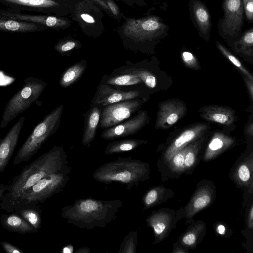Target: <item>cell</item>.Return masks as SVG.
Instances as JSON below:
<instances>
[{
	"label": "cell",
	"mask_w": 253,
	"mask_h": 253,
	"mask_svg": "<svg viewBox=\"0 0 253 253\" xmlns=\"http://www.w3.org/2000/svg\"><path fill=\"white\" fill-rule=\"evenodd\" d=\"M105 1L113 15L118 19L123 16L121 15V13L117 4L113 0H105Z\"/></svg>",
	"instance_id": "42"
},
{
	"label": "cell",
	"mask_w": 253,
	"mask_h": 253,
	"mask_svg": "<svg viewBox=\"0 0 253 253\" xmlns=\"http://www.w3.org/2000/svg\"><path fill=\"white\" fill-rule=\"evenodd\" d=\"M63 108V105L56 107L34 128L16 153L13 162L14 165L29 161L47 140L57 131Z\"/></svg>",
	"instance_id": "5"
},
{
	"label": "cell",
	"mask_w": 253,
	"mask_h": 253,
	"mask_svg": "<svg viewBox=\"0 0 253 253\" xmlns=\"http://www.w3.org/2000/svg\"><path fill=\"white\" fill-rule=\"evenodd\" d=\"M134 0L136 3H138L140 4H144V2H143V0Z\"/></svg>",
	"instance_id": "50"
},
{
	"label": "cell",
	"mask_w": 253,
	"mask_h": 253,
	"mask_svg": "<svg viewBox=\"0 0 253 253\" xmlns=\"http://www.w3.org/2000/svg\"><path fill=\"white\" fill-rule=\"evenodd\" d=\"M245 81L247 85V88L249 89L250 96L252 99L253 98V81L245 77Z\"/></svg>",
	"instance_id": "44"
},
{
	"label": "cell",
	"mask_w": 253,
	"mask_h": 253,
	"mask_svg": "<svg viewBox=\"0 0 253 253\" xmlns=\"http://www.w3.org/2000/svg\"><path fill=\"white\" fill-rule=\"evenodd\" d=\"M7 185L1 184L0 186V201L1 200L4 192L6 191Z\"/></svg>",
	"instance_id": "49"
},
{
	"label": "cell",
	"mask_w": 253,
	"mask_h": 253,
	"mask_svg": "<svg viewBox=\"0 0 253 253\" xmlns=\"http://www.w3.org/2000/svg\"><path fill=\"white\" fill-rule=\"evenodd\" d=\"M247 225L251 229H253V205L251 204L250 207L247 218Z\"/></svg>",
	"instance_id": "43"
},
{
	"label": "cell",
	"mask_w": 253,
	"mask_h": 253,
	"mask_svg": "<svg viewBox=\"0 0 253 253\" xmlns=\"http://www.w3.org/2000/svg\"><path fill=\"white\" fill-rule=\"evenodd\" d=\"M0 185H1V184H0Z\"/></svg>",
	"instance_id": "51"
},
{
	"label": "cell",
	"mask_w": 253,
	"mask_h": 253,
	"mask_svg": "<svg viewBox=\"0 0 253 253\" xmlns=\"http://www.w3.org/2000/svg\"><path fill=\"white\" fill-rule=\"evenodd\" d=\"M13 211L20 215L38 230L41 228L42 210L40 205H24L17 206Z\"/></svg>",
	"instance_id": "29"
},
{
	"label": "cell",
	"mask_w": 253,
	"mask_h": 253,
	"mask_svg": "<svg viewBox=\"0 0 253 253\" xmlns=\"http://www.w3.org/2000/svg\"><path fill=\"white\" fill-rule=\"evenodd\" d=\"M234 178L239 185L249 187L253 186V157L245 159L236 167Z\"/></svg>",
	"instance_id": "30"
},
{
	"label": "cell",
	"mask_w": 253,
	"mask_h": 253,
	"mask_svg": "<svg viewBox=\"0 0 253 253\" xmlns=\"http://www.w3.org/2000/svg\"><path fill=\"white\" fill-rule=\"evenodd\" d=\"M74 251V247L71 244H68L65 246L61 251L62 253H73Z\"/></svg>",
	"instance_id": "47"
},
{
	"label": "cell",
	"mask_w": 253,
	"mask_h": 253,
	"mask_svg": "<svg viewBox=\"0 0 253 253\" xmlns=\"http://www.w3.org/2000/svg\"><path fill=\"white\" fill-rule=\"evenodd\" d=\"M81 46L82 44L78 40L69 37L59 40L54 48L61 55L69 56L74 50Z\"/></svg>",
	"instance_id": "33"
},
{
	"label": "cell",
	"mask_w": 253,
	"mask_h": 253,
	"mask_svg": "<svg viewBox=\"0 0 253 253\" xmlns=\"http://www.w3.org/2000/svg\"><path fill=\"white\" fill-rule=\"evenodd\" d=\"M216 232L221 235H224L226 234V228L224 225L222 224H218L216 226Z\"/></svg>",
	"instance_id": "46"
},
{
	"label": "cell",
	"mask_w": 253,
	"mask_h": 253,
	"mask_svg": "<svg viewBox=\"0 0 253 253\" xmlns=\"http://www.w3.org/2000/svg\"><path fill=\"white\" fill-rule=\"evenodd\" d=\"M0 17L38 23L44 26L47 28L56 30L66 29L71 23V21L65 17L50 14H23L21 12L14 11L9 8L0 9Z\"/></svg>",
	"instance_id": "14"
},
{
	"label": "cell",
	"mask_w": 253,
	"mask_h": 253,
	"mask_svg": "<svg viewBox=\"0 0 253 253\" xmlns=\"http://www.w3.org/2000/svg\"><path fill=\"white\" fill-rule=\"evenodd\" d=\"M47 29L43 25L33 22L0 17V31L12 33L41 32Z\"/></svg>",
	"instance_id": "26"
},
{
	"label": "cell",
	"mask_w": 253,
	"mask_h": 253,
	"mask_svg": "<svg viewBox=\"0 0 253 253\" xmlns=\"http://www.w3.org/2000/svg\"><path fill=\"white\" fill-rule=\"evenodd\" d=\"M86 68V61L82 60L68 67L62 73L59 79V85L67 88L80 80Z\"/></svg>",
	"instance_id": "28"
},
{
	"label": "cell",
	"mask_w": 253,
	"mask_h": 253,
	"mask_svg": "<svg viewBox=\"0 0 253 253\" xmlns=\"http://www.w3.org/2000/svg\"><path fill=\"white\" fill-rule=\"evenodd\" d=\"M143 100H127L108 105L102 109L99 127L106 129L130 118L139 110Z\"/></svg>",
	"instance_id": "11"
},
{
	"label": "cell",
	"mask_w": 253,
	"mask_h": 253,
	"mask_svg": "<svg viewBox=\"0 0 253 253\" xmlns=\"http://www.w3.org/2000/svg\"><path fill=\"white\" fill-rule=\"evenodd\" d=\"M142 95H143V93L138 90H122L100 83L91 99V105L97 106L102 109L108 105L119 102L141 99Z\"/></svg>",
	"instance_id": "15"
},
{
	"label": "cell",
	"mask_w": 253,
	"mask_h": 253,
	"mask_svg": "<svg viewBox=\"0 0 253 253\" xmlns=\"http://www.w3.org/2000/svg\"><path fill=\"white\" fill-rule=\"evenodd\" d=\"M207 129V124L199 123L182 131L165 151L163 158L166 164L175 153L198 139Z\"/></svg>",
	"instance_id": "20"
},
{
	"label": "cell",
	"mask_w": 253,
	"mask_h": 253,
	"mask_svg": "<svg viewBox=\"0 0 253 253\" xmlns=\"http://www.w3.org/2000/svg\"><path fill=\"white\" fill-rule=\"evenodd\" d=\"M102 109L96 105H91L84 116L82 144L90 147L96 134L99 125Z\"/></svg>",
	"instance_id": "22"
},
{
	"label": "cell",
	"mask_w": 253,
	"mask_h": 253,
	"mask_svg": "<svg viewBox=\"0 0 253 253\" xmlns=\"http://www.w3.org/2000/svg\"><path fill=\"white\" fill-rule=\"evenodd\" d=\"M216 46L222 54L227 58L244 75L245 77L253 81L252 75L243 66L239 59L232 54L227 48L219 42H216Z\"/></svg>",
	"instance_id": "38"
},
{
	"label": "cell",
	"mask_w": 253,
	"mask_h": 253,
	"mask_svg": "<svg viewBox=\"0 0 253 253\" xmlns=\"http://www.w3.org/2000/svg\"><path fill=\"white\" fill-rule=\"evenodd\" d=\"M199 112L204 119L222 125L230 126L235 120V111L227 107L208 106L201 108Z\"/></svg>",
	"instance_id": "21"
},
{
	"label": "cell",
	"mask_w": 253,
	"mask_h": 253,
	"mask_svg": "<svg viewBox=\"0 0 253 253\" xmlns=\"http://www.w3.org/2000/svg\"><path fill=\"white\" fill-rule=\"evenodd\" d=\"M71 168L67 165L59 171L48 175L28 189L18 199L14 206L40 205L63 190L70 179Z\"/></svg>",
	"instance_id": "7"
},
{
	"label": "cell",
	"mask_w": 253,
	"mask_h": 253,
	"mask_svg": "<svg viewBox=\"0 0 253 253\" xmlns=\"http://www.w3.org/2000/svg\"><path fill=\"white\" fill-rule=\"evenodd\" d=\"M0 245L6 253H23L24 252L14 245L7 242L1 241Z\"/></svg>",
	"instance_id": "40"
},
{
	"label": "cell",
	"mask_w": 253,
	"mask_h": 253,
	"mask_svg": "<svg viewBox=\"0 0 253 253\" xmlns=\"http://www.w3.org/2000/svg\"><path fill=\"white\" fill-rule=\"evenodd\" d=\"M122 26L121 36L124 46L126 49L136 51L139 45L151 41L162 34L165 26L155 16L140 19L125 18Z\"/></svg>",
	"instance_id": "8"
},
{
	"label": "cell",
	"mask_w": 253,
	"mask_h": 253,
	"mask_svg": "<svg viewBox=\"0 0 253 253\" xmlns=\"http://www.w3.org/2000/svg\"><path fill=\"white\" fill-rule=\"evenodd\" d=\"M100 83L122 90H138L142 92L140 85L152 88L156 84L157 79L145 62L133 63L127 61L125 65L113 70L110 75H104Z\"/></svg>",
	"instance_id": "4"
},
{
	"label": "cell",
	"mask_w": 253,
	"mask_h": 253,
	"mask_svg": "<svg viewBox=\"0 0 253 253\" xmlns=\"http://www.w3.org/2000/svg\"><path fill=\"white\" fill-rule=\"evenodd\" d=\"M149 121L146 111L140 110L130 119H127L117 125L104 129L100 135L106 140H113L134 135L140 130Z\"/></svg>",
	"instance_id": "13"
},
{
	"label": "cell",
	"mask_w": 253,
	"mask_h": 253,
	"mask_svg": "<svg viewBox=\"0 0 253 253\" xmlns=\"http://www.w3.org/2000/svg\"><path fill=\"white\" fill-rule=\"evenodd\" d=\"M102 9L92 0H75L68 16L78 24L85 34L96 38L104 30Z\"/></svg>",
	"instance_id": "9"
},
{
	"label": "cell",
	"mask_w": 253,
	"mask_h": 253,
	"mask_svg": "<svg viewBox=\"0 0 253 253\" xmlns=\"http://www.w3.org/2000/svg\"><path fill=\"white\" fill-rule=\"evenodd\" d=\"M24 84L8 101L0 123V128H4L19 114L28 109L40 97L46 86L41 79L28 77Z\"/></svg>",
	"instance_id": "6"
},
{
	"label": "cell",
	"mask_w": 253,
	"mask_h": 253,
	"mask_svg": "<svg viewBox=\"0 0 253 253\" xmlns=\"http://www.w3.org/2000/svg\"><path fill=\"white\" fill-rule=\"evenodd\" d=\"M242 3L247 19L252 21L253 18V0H243Z\"/></svg>",
	"instance_id": "41"
},
{
	"label": "cell",
	"mask_w": 253,
	"mask_h": 253,
	"mask_svg": "<svg viewBox=\"0 0 253 253\" xmlns=\"http://www.w3.org/2000/svg\"><path fill=\"white\" fill-rule=\"evenodd\" d=\"M177 213L174 210L161 209L153 211L147 218V226L154 231V243H158L166 238L174 228L178 220Z\"/></svg>",
	"instance_id": "16"
},
{
	"label": "cell",
	"mask_w": 253,
	"mask_h": 253,
	"mask_svg": "<svg viewBox=\"0 0 253 253\" xmlns=\"http://www.w3.org/2000/svg\"><path fill=\"white\" fill-rule=\"evenodd\" d=\"M238 52L248 56H252L253 53V30L246 32L241 38L235 43Z\"/></svg>",
	"instance_id": "35"
},
{
	"label": "cell",
	"mask_w": 253,
	"mask_h": 253,
	"mask_svg": "<svg viewBox=\"0 0 253 253\" xmlns=\"http://www.w3.org/2000/svg\"><path fill=\"white\" fill-rule=\"evenodd\" d=\"M96 3L98 4L103 9L105 10L108 13H110V10L105 0H92Z\"/></svg>",
	"instance_id": "45"
},
{
	"label": "cell",
	"mask_w": 253,
	"mask_h": 253,
	"mask_svg": "<svg viewBox=\"0 0 253 253\" xmlns=\"http://www.w3.org/2000/svg\"><path fill=\"white\" fill-rule=\"evenodd\" d=\"M0 221L3 228L11 232L24 234L35 233L38 231L23 217L14 211L1 214Z\"/></svg>",
	"instance_id": "24"
},
{
	"label": "cell",
	"mask_w": 253,
	"mask_h": 253,
	"mask_svg": "<svg viewBox=\"0 0 253 253\" xmlns=\"http://www.w3.org/2000/svg\"><path fill=\"white\" fill-rule=\"evenodd\" d=\"M215 197V188L213 182L203 180L197 185L195 191L187 205L182 210L186 224L193 221V217L199 211L209 206Z\"/></svg>",
	"instance_id": "12"
},
{
	"label": "cell",
	"mask_w": 253,
	"mask_h": 253,
	"mask_svg": "<svg viewBox=\"0 0 253 253\" xmlns=\"http://www.w3.org/2000/svg\"><path fill=\"white\" fill-rule=\"evenodd\" d=\"M224 15L222 29L225 35L235 36L239 33L243 21V6L241 0H225Z\"/></svg>",
	"instance_id": "17"
},
{
	"label": "cell",
	"mask_w": 253,
	"mask_h": 253,
	"mask_svg": "<svg viewBox=\"0 0 253 253\" xmlns=\"http://www.w3.org/2000/svg\"><path fill=\"white\" fill-rule=\"evenodd\" d=\"M174 192L163 186H157L149 189L143 195V211L154 207L172 197Z\"/></svg>",
	"instance_id": "27"
},
{
	"label": "cell",
	"mask_w": 253,
	"mask_h": 253,
	"mask_svg": "<svg viewBox=\"0 0 253 253\" xmlns=\"http://www.w3.org/2000/svg\"><path fill=\"white\" fill-rule=\"evenodd\" d=\"M75 0H0L14 11H33L65 17L68 15Z\"/></svg>",
	"instance_id": "10"
},
{
	"label": "cell",
	"mask_w": 253,
	"mask_h": 253,
	"mask_svg": "<svg viewBox=\"0 0 253 253\" xmlns=\"http://www.w3.org/2000/svg\"><path fill=\"white\" fill-rule=\"evenodd\" d=\"M186 112L184 103L177 100H171L161 103L157 114L155 124L158 129H167L182 118Z\"/></svg>",
	"instance_id": "18"
},
{
	"label": "cell",
	"mask_w": 253,
	"mask_h": 253,
	"mask_svg": "<svg viewBox=\"0 0 253 253\" xmlns=\"http://www.w3.org/2000/svg\"><path fill=\"white\" fill-rule=\"evenodd\" d=\"M201 146V141L200 140L191 143L185 155V172L193 169L195 166Z\"/></svg>",
	"instance_id": "36"
},
{
	"label": "cell",
	"mask_w": 253,
	"mask_h": 253,
	"mask_svg": "<svg viewBox=\"0 0 253 253\" xmlns=\"http://www.w3.org/2000/svg\"><path fill=\"white\" fill-rule=\"evenodd\" d=\"M190 144L191 143L175 153L167 164L169 169L173 173L181 174L185 172V155Z\"/></svg>",
	"instance_id": "34"
},
{
	"label": "cell",
	"mask_w": 253,
	"mask_h": 253,
	"mask_svg": "<svg viewBox=\"0 0 253 253\" xmlns=\"http://www.w3.org/2000/svg\"><path fill=\"white\" fill-rule=\"evenodd\" d=\"M122 206L120 200L105 201L85 198L63 207L61 215L68 223L80 228H104L117 217Z\"/></svg>",
	"instance_id": "2"
},
{
	"label": "cell",
	"mask_w": 253,
	"mask_h": 253,
	"mask_svg": "<svg viewBox=\"0 0 253 253\" xmlns=\"http://www.w3.org/2000/svg\"><path fill=\"white\" fill-rule=\"evenodd\" d=\"M193 10L196 22L202 33L206 35L211 27L210 15L206 7L200 2L195 1Z\"/></svg>",
	"instance_id": "32"
},
{
	"label": "cell",
	"mask_w": 253,
	"mask_h": 253,
	"mask_svg": "<svg viewBox=\"0 0 253 253\" xmlns=\"http://www.w3.org/2000/svg\"><path fill=\"white\" fill-rule=\"evenodd\" d=\"M25 120L21 117L1 138L0 133V173L4 171L14 153Z\"/></svg>",
	"instance_id": "19"
},
{
	"label": "cell",
	"mask_w": 253,
	"mask_h": 253,
	"mask_svg": "<svg viewBox=\"0 0 253 253\" xmlns=\"http://www.w3.org/2000/svg\"><path fill=\"white\" fill-rule=\"evenodd\" d=\"M147 141L128 138L110 143L107 146L105 153L110 155L134 150L141 145L147 143Z\"/></svg>",
	"instance_id": "31"
},
{
	"label": "cell",
	"mask_w": 253,
	"mask_h": 253,
	"mask_svg": "<svg viewBox=\"0 0 253 253\" xmlns=\"http://www.w3.org/2000/svg\"><path fill=\"white\" fill-rule=\"evenodd\" d=\"M90 252V250L87 247H81L77 250L75 253H89Z\"/></svg>",
	"instance_id": "48"
},
{
	"label": "cell",
	"mask_w": 253,
	"mask_h": 253,
	"mask_svg": "<svg viewBox=\"0 0 253 253\" xmlns=\"http://www.w3.org/2000/svg\"><path fill=\"white\" fill-rule=\"evenodd\" d=\"M206 227V224L203 221L193 222L180 237V245L188 249L195 248L205 235Z\"/></svg>",
	"instance_id": "25"
},
{
	"label": "cell",
	"mask_w": 253,
	"mask_h": 253,
	"mask_svg": "<svg viewBox=\"0 0 253 253\" xmlns=\"http://www.w3.org/2000/svg\"><path fill=\"white\" fill-rule=\"evenodd\" d=\"M234 143L231 137L222 132L214 133L211 139L203 156L205 161H210L225 152Z\"/></svg>",
	"instance_id": "23"
},
{
	"label": "cell",
	"mask_w": 253,
	"mask_h": 253,
	"mask_svg": "<svg viewBox=\"0 0 253 253\" xmlns=\"http://www.w3.org/2000/svg\"><path fill=\"white\" fill-rule=\"evenodd\" d=\"M181 58L183 62L188 67L196 70L199 68V64L196 58L190 52L183 51L181 53Z\"/></svg>",
	"instance_id": "39"
},
{
	"label": "cell",
	"mask_w": 253,
	"mask_h": 253,
	"mask_svg": "<svg viewBox=\"0 0 253 253\" xmlns=\"http://www.w3.org/2000/svg\"><path fill=\"white\" fill-rule=\"evenodd\" d=\"M64 147L54 146L36 160L25 165L7 185L0 201V209L13 211L15 204L23 193L46 176L57 172L68 165Z\"/></svg>",
	"instance_id": "1"
},
{
	"label": "cell",
	"mask_w": 253,
	"mask_h": 253,
	"mask_svg": "<svg viewBox=\"0 0 253 253\" xmlns=\"http://www.w3.org/2000/svg\"><path fill=\"white\" fill-rule=\"evenodd\" d=\"M149 165L145 162L131 157H118L98 167L93 173L97 181L107 184L119 182L130 190L149 177Z\"/></svg>",
	"instance_id": "3"
},
{
	"label": "cell",
	"mask_w": 253,
	"mask_h": 253,
	"mask_svg": "<svg viewBox=\"0 0 253 253\" xmlns=\"http://www.w3.org/2000/svg\"><path fill=\"white\" fill-rule=\"evenodd\" d=\"M138 233L136 230L127 234L120 245L118 253H135L137 243Z\"/></svg>",
	"instance_id": "37"
}]
</instances>
